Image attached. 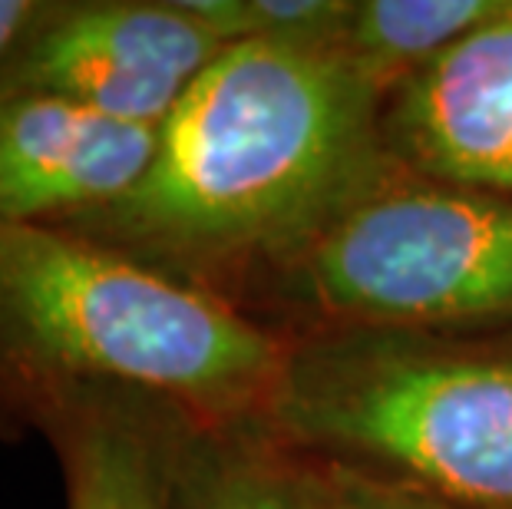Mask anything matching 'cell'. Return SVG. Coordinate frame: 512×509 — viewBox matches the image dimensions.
<instances>
[{
  "mask_svg": "<svg viewBox=\"0 0 512 509\" xmlns=\"http://www.w3.org/2000/svg\"><path fill=\"white\" fill-rule=\"evenodd\" d=\"M169 509H311L304 460L261 417L209 420L179 410Z\"/></svg>",
  "mask_w": 512,
  "mask_h": 509,
  "instance_id": "obj_9",
  "label": "cell"
},
{
  "mask_svg": "<svg viewBox=\"0 0 512 509\" xmlns=\"http://www.w3.org/2000/svg\"><path fill=\"white\" fill-rule=\"evenodd\" d=\"M176 404L123 384H76L37 410L60 460L67 509H169Z\"/></svg>",
  "mask_w": 512,
  "mask_h": 509,
  "instance_id": "obj_8",
  "label": "cell"
},
{
  "mask_svg": "<svg viewBox=\"0 0 512 509\" xmlns=\"http://www.w3.org/2000/svg\"><path fill=\"white\" fill-rule=\"evenodd\" d=\"M159 129L37 93H0V222L63 225L143 179Z\"/></svg>",
  "mask_w": 512,
  "mask_h": 509,
  "instance_id": "obj_7",
  "label": "cell"
},
{
  "mask_svg": "<svg viewBox=\"0 0 512 509\" xmlns=\"http://www.w3.org/2000/svg\"><path fill=\"white\" fill-rule=\"evenodd\" d=\"M43 0H0V67L40 14Z\"/></svg>",
  "mask_w": 512,
  "mask_h": 509,
  "instance_id": "obj_12",
  "label": "cell"
},
{
  "mask_svg": "<svg viewBox=\"0 0 512 509\" xmlns=\"http://www.w3.org/2000/svg\"><path fill=\"white\" fill-rule=\"evenodd\" d=\"M499 4L503 0H354L337 47L390 93L486 24Z\"/></svg>",
  "mask_w": 512,
  "mask_h": 509,
  "instance_id": "obj_10",
  "label": "cell"
},
{
  "mask_svg": "<svg viewBox=\"0 0 512 509\" xmlns=\"http://www.w3.org/2000/svg\"><path fill=\"white\" fill-rule=\"evenodd\" d=\"M265 424L304 457L512 509V341L456 331L291 334Z\"/></svg>",
  "mask_w": 512,
  "mask_h": 509,
  "instance_id": "obj_3",
  "label": "cell"
},
{
  "mask_svg": "<svg viewBox=\"0 0 512 509\" xmlns=\"http://www.w3.org/2000/svg\"><path fill=\"white\" fill-rule=\"evenodd\" d=\"M291 334L60 225L0 222V440L76 384L209 420L265 417Z\"/></svg>",
  "mask_w": 512,
  "mask_h": 509,
  "instance_id": "obj_2",
  "label": "cell"
},
{
  "mask_svg": "<svg viewBox=\"0 0 512 509\" xmlns=\"http://www.w3.org/2000/svg\"><path fill=\"white\" fill-rule=\"evenodd\" d=\"M261 291L324 328L460 331L512 321V199L390 159Z\"/></svg>",
  "mask_w": 512,
  "mask_h": 509,
  "instance_id": "obj_4",
  "label": "cell"
},
{
  "mask_svg": "<svg viewBox=\"0 0 512 509\" xmlns=\"http://www.w3.org/2000/svg\"><path fill=\"white\" fill-rule=\"evenodd\" d=\"M301 460L311 509H460L397 476L304 453Z\"/></svg>",
  "mask_w": 512,
  "mask_h": 509,
  "instance_id": "obj_11",
  "label": "cell"
},
{
  "mask_svg": "<svg viewBox=\"0 0 512 509\" xmlns=\"http://www.w3.org/2000/svg\"><path fill=\"white\" fill-rule=\"evenodd\" d=\"M380 129L403 169L512 199V0L397 83Z\"/></svg>",
  "mask_w": 512,
  "mask_h": 509,
  "instance_id": "obj_6",
  "label": "cell"
},
{
  "mask_svg": "<svg viewBox=\"0 0 512 509\" xmlns=\"http://www.w3.org/2000/svg\"><path fill=\"white\" fill-rule=\"evenodd\" d=\"M384 100L341 47L238 40L159 126L143 179L60 229L248 311L390 162Z\"/></svg>",
  "mask_w": 512,
  "mask_h": 509,
  "instance_id": "obj_1",
  "label": "cell"
},
{
  "mask_svg": "<svg viewBox=\"0 0 512 509\" xmlns=\"http://www.w3.org/2000/svg\"><path fill=\"white\" fill-rule=\"evenodd\" d=\"M232 47L185 0H43L0 67V93H37L159 129Z\"/></svg>",
  "mask_w": 512,
  "mask_h": 509,
  "instance_id": "obj_5",
  "label": "cell"
}]
</instances>
